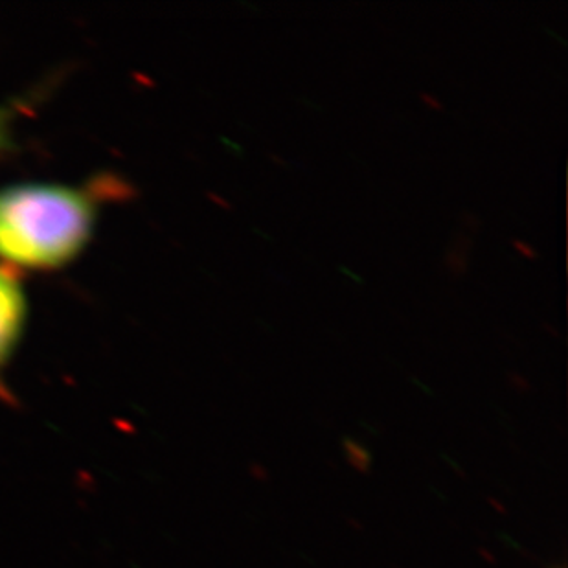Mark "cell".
<instances>
[{
  "instance_id": "1",
  "label": "cell",
  "mask_w": 568,
  "mask_h": 568,
  "mask_svg": "<svg viewBox=\"0 0 568 568\" xmlns=\"http://www.w3.org/2000/svg\"><path fill=\"white\" fill-rule=\"evenodd\" d=\"M97 223V201L60 184L0 190V257L27 268H58L80 256Z\"/></svg>"
},
{
  "instance_id": "2",
  "label": "cell",
  "mask_w": 568,
  "mask_h": 568,
  "mask_svg": "<svg viewBox=\"0 0 568 568\" xmlns=\"http://www.w3.org/2000/svg\"><path fill=\"white\" fill-rule=\"evenodd\" d=\"M27 312V295L19 274L10 265H0V397H8L2 372L21 341Z\"/></svg>"
},
{
  "instance_id": "3",
  "label": "cell",
  "mask_w": 568,
  "mask_h": 568,
  "mask_svg": "<svg viewBox=\"0 0 568 568\" xmlns=\"http://www.w3.org/2000/svg\"><path fill=\"white\" fill-rule=\"evenodd\" d=\"M344 449H346V455H348V462L352 466L357 467L359 471H368L371 469V455H368V450L365 447H361L354 440H344Z\"/></svg>"
},
{
  "instance_id": "4",
  "label": "cell",
  "mask_w": 568,
  "mask_h": 568,
  "mask_svg": "<svg viewBox=\"0 0 568 568\" xmlns=\"http://www.w3.org/2000/svg\"><path fill=\"white\" fill-rule=\"evenodd\" d=\"M10 144V128H8V114L0 111V151H4Z\"/></svg>"
},
{
  "instance_id": "5",
  "label": "cell",
  "mask_w": 568,
  "mask_h": 568,
  "mask_svg": "<svg viewBox=\"0 0 568 568\" xmlns=\"http://www.w3.org/2000/svg\"><path fill=\"white\" fill-rule=\"evenodd\" d=\"M514 247L519 251L523 256L530 257V260H534V257H537L536 251L528 245V243L525 242H514Z\"/></svg>"
},
{
  "instance_id": "6",
  "label": "cell",
  "mask_w": 568,
  "mask_h": 568,
  "mask_svg": "<svg viewBox=\"0 0 568 568\" xmlns=\"http://www.w3.org/2000/svg\"><path fill=\"white\" fill-rule=\"evenodd\" d=\"M422 100L427 103V108L436 109V111H440L442 103L436 100V98L429 97V94H422Z\"/></svg>"
},
{
  "instance_id": "7",
  "label": "cell",
  "mask_w": 568,
  "mask_h": 568,
  "mask_svg": "<svg viewBox=\"0 0 568 568\" xmlns=\"http://www.w3.org/2000/svg\"><path fill=\"white\" fill-rule=\"evenodd\" d=\"M210 199L214 201V203L220 204L221 209L231 210L232 204L226 203L225 199L217 197V195H210Z\"/></svg>"
}]
</instances>
